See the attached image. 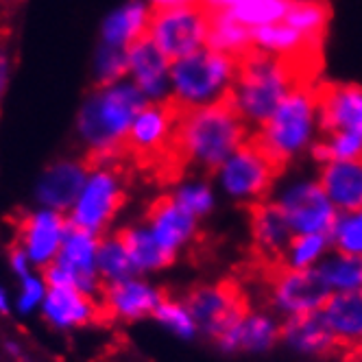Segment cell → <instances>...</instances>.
I'll use <instances>...</instances> for the list:
<instances>
[{
    "label": "cell",
    "instance_id": "cell-1",
    "mask_svg": "<svg viewBox=\"0 0 362 362\" xmlns=\"http://www.w3.org/2000/svg\"><path fill=\"white\" fill-rule=\"evenodd\" d=\"M247 138L249 124L229 94L212 105L184 107L175 124L168 162L160 181H175L190 168L214 175Z\"/></svg>",
    "mask_w": 362,
    "mask_h": 362
},
{
    "label": "cell",
    "instance_id": "cell-2",
    "mask_svg": "<svg viewBox=\"0 0 362 362\" xmlns=\"http://www.w3.org/2000/svg\"><path fill=\"white\" fill-rule=\"evenodd\" d=\"M315 86L291 92L273 112V116L262 127H257V132L251 134V138L264 148V153L281 170H286V166L315 140Z\"/></svg>",
    "mask_w": 362,
    "mask_h": 362
},
{
    "label": "cell",
    "instance_id": "cell-3",
    "mask_svg": "<svg viewBox=\"0 0 362 362\" xmlns=\"http://www.w3.org/2000/svg\"><path fill=\"white\" fill-rule=\"evenodd\" d=\"M175 98L186 107H203L225 98L236 79V59L205 48L179 59L170 68Z\"/></svg>",
    "mask_w": 362,
    "mask_h": 362
},
{
    "label": "cell",
    "instance_id": "cell-4",
    "mask_svg": "<svg viewBox=\"0 0 362 362\" xmlns=\"http://www.w3.org/2000/svg\"><path fill=\"white\" fill-rule=\"evenodd\" d=\"M208 29L210 11L199 3L186 7H151L144 35L175 64L197 53L208 40Z\"/></svg>",
    "mask_w": 362,
    "mask_h": 362
},
{
    "label": "cell",
    "instance_id": "cell-5",
    "mask_svg": "<svg viewBox=\"0 0 362 362\" xmlns=\"http://www.w3.org/2000/svg\"><path fill=\"white\" fill-rule=\"evenodd\" d=\"M264 267L267 299L275 315L281 319L317 313L332 295L321 273L315 269H288L284 264Z\"/></svg>",
    "mask_w": 362,
    "mask_h": 362
},
{
    "label": "cell",
    "instance_id": "cell-6",
    "mask_svg": "<svg viewBox=\"0 0 362 362\" xmlns=\"http://www.w3.org/2000/svg\"><path fill=\"white\" fill-rule=\"evenodd\" d=\"M144 107V94L134 86H114L94 94L81 116V132L94 146L118 142Z\"/></svg>",
    "mask_w": 362,
    "mask_h": 362
},
{
    "label": "cell",
    "instance_id": "cell-7",
    "mask_svg": "<svg viewBox=\"0 0 362 362\" xmlns=\"http://www.w3.org/2000/svg\"><path fill=\"white\" fill-rule=\"evenodd\" d=\"M284 170L251 138V134L245 140V144H240L218 168L223 190L229 197L245 201L249 205L257 201H267L275 179Z\"/></svg>",
    "mask_w": 362,
    "mask_h": 362
},
{
    "label": "cell",
    "instance_id": "cell-8",
    "mask_svg": "<svg viewBox=\"0 0 362 362\" xmlns=\"http://www.w3.org/2000/svg\"><path fill=\"white\" fill-rule=\"evenodd\" d=\"M184 305L192 315L197 327L203 329L214 341L225 329L238 325L251 310L245 293L231 279L203 284V286L192 288L186 295Z\"/></svg>",
    "mask_w": 362,
    "mask_h": 362
},
{
    "label": "cell",
    "instance_id": "cell-9",
    "mask_svg": "<svg viewBox=\"0 0 362 362\" xmlns=\"http://www.w3.org/2000/svg\"><path fill=\"white\" fill-rule=\"evenodd\" d=\"M281 210L284 218L288 221L293 234H325L332 231L339 223L341 214L325 197L319 181H297L288 186L275 201Z\"/></svg>",
    "mask_w": 362,
    "mask_h": 362
},
{
    "label": "cell",
    "instance_id": "cell-10",
    "mask_svg": "<svg viewBox=\"0 0 362 362\" xmlns=\"http://www.w3.org/2000/svg\"><path fill=\"white\" fill-rule=\"evenodd\" d=\"M124 168H103L88 181L76 208L72 214V223L90 234H98L110 221L116 218L118 210L124 205V190L120 184Z\"/></svg>",
    "mask_w": 362,
    "mask_h": 362
},
{
    "label": "cell",
    "instance_id": "cell-11",
    "mask_svg": "<svg viewBox=\"0 0 362 362\" xmlns=\"http://www.w3.org/2000/svg\"><path fill=\"white\" fill-rule=\"evenodd\" d=\"M317 129L321 136L360 134L362 136V88L354 83L317 81Z\"/></svg>",
    "mask_w": 362,
    "mask_h": 362
},
{
    "label": "cell",
    "instance_id": "cell-12",
    "mask_svg": "<svg viewBox=\"0 0 362 362\" xmlns=\"http://www.w3.org/2000/svg\"><path fill=\"white\" fill-rule=\"evenodd\" d=\"M319 315L341 345L343 360H362V291L332 293Z\"/></svg>",
    "mask_w": 362,
    "mask_h": 362
},
{
    "label": "cell",
    "instance_id": "cell-13",
    "mask_svg": "<svg viewBox=\"0 0 362 362\" xmlns=\"http://www.w3.org/2000/svg\"><path fill=\"white\" fill-rule=\"evenodd\" d=\"M251 238L262 264H281V255L295 236L288 221L273 201H257L249 205Z\"/></svg>",
    "mask_w": 362,
    "mask_h": 362
},
{
    "label": "cell",
    "instance_id": "cell-14",
    "mask_svg": "<svg viewBox=\"0 0 362 362\" xmlns=\"http://www.w3.org/2000/svg\"><path fill=\"white\" fill-rule=\"evenodd\" d=\"M146 221L151 225V234L155 236L166 251L177 255L197 231V216L186 212L175 201V197H158L146 210Z\"/></svg>",
    "mask_w": 362,
    "mask_h": 362
},
{
    "label": "cell",
    "instance_id": "cell-15",
    "mask_svg": "<svg viewBox=\"0 0 362 362\" xmlns=\"http://www.w3.org/2000/svg\"><path fill=\"white\" fill-rule=\"evenodd\" d=\"M92 295H98L105 301L116 313V317L136 321V319L151 317L155 313V308H158V303L162 301L164 293L134 279H120V281L105 279L96 284V291Z\"/></svg>",
    "mask_w": 362,
    "mask_h": 362
},
{
    "label": "cell",
    "instance_id": "cell-16",
    "mask_svg": "<svg viewBox=\"0 0 362 362\" xmlns=\"http://www.w3.org/2000/svg\"><path fill=\"white\" fill-rule=\"evenodd\" d=\"M281 341L303 356L341 358V345L323 323L319 310L281 321Z\"/></svg>",
    "mask_w": 362,
    "mask_h": 362
},
{
    "label": "cell",
    "instance_id": "cell-17",
    "mask_svg": "<svg viewBox=\"0 0 362 362\" xmlns=\"http://www.w3.org/2000/svg\"><path fill=\"white\" fill-rule=\"evenodd\" d=\"M66 221L57 212H40L18 218V240L27 249V255L37 264H46L57 253Z\"/></svg>",
    "mask_w": 362,
    "mask_h": 362
},
{
    "label": "cell",
    "instance_id": "cell-18",
    "mask_svg": "<svg viewBox=\"0 0 362 362\" xmlns=\"http://www.w3.org/2000/svg\"><path fill=\"white\" fill-rule=\"evenodd\" d=\"M317 181L339 214L362 210V162H327Z\"/></svg>",
    "mask_w": 362,
    "mask_h": 362
},
{
    "label": "cell",
    "instance_id": "cell-19",
    "mask_svg": "<svg viewBox=\"0 0 362 362\" xmlns=\"http://www.w3.org/2000/svg\"><path fill=\"white\" fill-rule=\"evenodd\" d=\"M127 50L129 70L136 76L138 90L146 96H160L166 86V70L170 62L146 35L132 42L127 46Z\"/></svg>",
    "mask_w": 362,
    "mask_h": 362
},
{
    "label": "cell",
    "instance_id": "cell-20",
    "mask_svg": "<svg viewBox=\"0 0 362 362\" xmlns=\"http://www.w3.org/2000/svg\"><path fill=\"white\" fill-rule=\"evenodd\" d=\"M86 188L83 164H57L50 168L37 186V199L50 208H70Z\"/></svg>",
    "mask_w": 362,
    "mask_h": 362
},
{
    "label": "cell",
    "instance_id": "cell-21",
    "mask_svg": "<svg viewBox=\"0 0 362 362\" xmlns=\"http://www.w3.org/2000/svg\"><path fill=\"white\" fill-rule=\"evenodd\" d=\"M127 255L132 257V262L138 271H158L166 269L175 262V257L170 251H166L155 236L151 234V229H138V227H124L114 236Z\"/></svg>",
    "mask_w": 362,
    "mask_h": 362
},
{
    "label": "cell",
    "instance_id": "cell-22",
    "mask_svg": "<svg viewBox=\"0 0 362 362\" xmlns=\"http://www.w3.org/2000/svg\"><path fill=\"white\" fill-rule=\"evenodd\" d=\"M44 313L55 325L62 327L88 323L94 321L96 301L92 295H86L79 288H50L44 303Z\"/></svg>",
    "mask_w": 362,
    "mask_h": 362
},
{
    "label": "cell",
    "instance_id": "cell-23",
    "mask_svg": "<svg viewBox=\"0 0 362 362\" xmlns=\"http://www.w3.org/2000/svg\"><path fill=\"white\" fill-rule=\"evenodd\" d=\"M205 46L238 59L247 50L253 48V35L251 29L234 20L227 11H218V13H210V29H208Z\"/></svg>",
    "mask_w": 362,
    "mask_h": 362
},
{
    "label": "cell",
    "instance_id": "cell-24",
    "mask_svg": "<svg viewBox=\"0 0 362 362\" xmlns=\"http://www.w3.org/2000/svg\"><path fill=\"white\" fill-rule=\"evenodd\" d=\"M317 271L321 273L332 293L362 291V255L336 249L317 264Z\"/></svg>",
    "mask_w": 362,
    "mask_h": 362
},
{
    "label": "cell",
    "instance_id": "cell-25",
    "mask_svg": "<svg viewBox=\"0 0 362 362\" xmlns=\"http://www.w3.org/2000/svg\"><path fill=\"white\" fill-rule=\"evenodd\" d=\"M281 339V321L269 313H249L238 325V351L262 354Z\"/></svg>",
    "mask_w": 362,
    "mask_h": 362
},
{
    "label": "cell",
    "instance_id": "cell-26",
    "mask_svg": "<svg viewBox=\"0 0 362 362\" xmlns=\"http://www.w3.org/2000/svg\"><path fill=\"white\" fill-rule=\"evenodd\" d=\"M291 3L293 0H238L234 7L227 9V13L253 31L267 24L284 22Z\"/></svg>",
    "mask_w": 362,
    "mask_h": 362
},
{
    "label": "cell",
    "instance_id": "cell-27",
    "mask_svg": "<svg viewBox=\"0 0 362 362\" xmlns=\"http://www.w3.org/2000/svg\"><path fill=\"white\" fill-rule=\"evenodd\" d=\"M146 18L148 11L140 5V3H132L124 9H120L118 13H114L107 24H105V42L114 48H122L129 46L132 42H136L138 37L144 35L146 29Z\"/></svg>",
    "mask_w": 362,
    "mask_h": 362
},
{
    "label": "cell",
    "instance_id": "cell-28",
    "mask_svg": "<svg viewBox=\"0 0 362 362\" xmlns=\"http://www.w3.org/2000/svg\"><path fill=\"white\" fill-rule=\"evenodd\" d=\"M332 238L325 234H297L291 238L281 255V264L288 269H315L327 253Z\"/></svg>",
    "mask_w": 362,
    "mask_h": 362
},
{
    "label": "cell",
    "instance_id": "cell-29",
    "mask_svg": "<svg viewBox=\"0 0 362 362\" xmlns=\"http://www.w3.org/2000/svg\"><path fill=\"white\" fill-rule=\"evenodd\" d=\"M327 7L323 0H293L284 22L305 37H325L327 27Z\"/></svg>",
    "mask_w": 362,
    "mask_h": 362
},
{
    "label": "cell",
    "instance_id": "cell-30",
    "mask_svg": "<svg viewBox=\"0 0 362 362\" xmlns=\"http://www.w3.org/2000/svg\"><path fill=\"white\" fill-rule=\"evenodd\" d=\"M313 155L321 162H362V136L360 134H329L321 136L313 146Z\"/></svg>",
    "mask_w": 362,
    "mask_h": 362
},
{
    "label": "cell",
    "instance_id": "cell-31",
    "mask_svg": "<svg viewBox=\"0 0 362 362\" xmlns=\"http://www.w3.org/2000/svg\"><path fill=\"white\" fill-rule=\"evenodd\" d=\"M96 264L100 269V273L107 279L120 281V279H129L138 269L134 267L132 257L127 255V251L122 249V245L116 238L110 240H98V249H96Z\"/></svg>",
    "mask_w": 362,
    "mask_h": 362
},
{
    "label": "cell",
    "instance_id": "cell-32",
    "mask_svg": "<svg viewBox=\"0 0 362 362\" xmlns=\"http://www.w3.org/2000/svg\"><path fill=\"white\" fill-rule=\"evenodd\" d=\"M153 317L160 323H164L166 327H170L175 334H179L181 339H194V334L199 332L192 315L188 313V308L181 301L170 299L166 293L162 295V301L158 303V308H155Z\"/></svg>",
    "mask_w": 362,
    "mask_h": 362
},
{
    "label": "cell",
    "instance_id": "cell-33",
    "mask_svg": "<svg viewBox=\"0 0 362 362\" xmlns=\"http://www.w3.org/2000/svg\"><path fill=\"white\" fill-rule=\"evenodd\" d=\"M329 238L339 251L362 255V210L354 214H343Z\"/></svg>",
    "mask_w": 362,
    "mask_h": 362
},
{
    "label": "cell",
    "instance_id": "cell-34",
    "mask_svg": "<svg viewBox=\"0 0 362 362\" xmlns=\"http://www.w3.org/2000/svg\"><path fill=\"white\" fill-rule=\"evenodd\" d=\"M175 201L184 208L186 212H190L192 216H205L212 208H214V194L210 190L208 184H190L184 186L177 194Z\"/></svg>",
    "mask_w": 362,
    "mask_h": 362
},
{
    "label": "cell",
    "instance_id": "cell-35",
    "mask_svg": "<svg viewBox=\"0 0 362 362\" xmlns=\"http://www.w3.org/2000/svg\"><path fill=\"white\" fill-rule=\"evenodd\" d=\"M129 68L127 55L120 53V48L110 46L107 50H103L100 59H98V70H100V81L103 83H112L118 76H122Z\"/></svg>",
    "mask_w": 362,
    "mask_h": 362
},
{
    "label": "cell",
    "instance_id": "cell-36",
    "mask_svg": "<svg viewBox=\"0 0 362 362\" xmlns=\"http://www.w3.org/2000/svg\"><path fill=\"white\" fill-rule=\"evenodd\" d=\"M42 277L50 288H76L74 275L59 260L42 264Z\"/></svg>",
    "mask_w": 362,
    "mask_h": 362
},
{
    "label": "cell",
    "instance_id": "cell-37",
    "mask_svg": "<svg viewBox=\"0 0 362 362\" xmlns=\"http://www.w3.org/2000/svg\"><path fill=\"white\" fill-rule=\"evenodd\" d=\"M42 299V284L33 277H24V293L18 301V308L22 313H29L31 308H35V303Z\"/></svg>",
    "mask_w": 362,
    "mask_h": 362
},
{
    "label": "cell",
    "instance_id": "cell-38",
    "mask_svg": "<svg viewBox=\"0 0 362 362\" xmlns=\"http://www.w3.org/2000/svg\"><path fill=\"white\" fill-rule=\"evenodd\" d=\"M27 251L22 249V245H13L9 249V260L13 264V269L18 271L20 277H29V271H27Z\"/></svg>",
    "mask_w": 362,
    "mask_h": 362
},
{
    "label": "cell",
    "instance_id": "cell-39",
    "mask_svg": "<svg viewBox=\"0 0 362 362\" xmlns=\"http://www.w3.org/2000/svg\"><path fill=\"white\" fill-rule=\"evenodd\" d=\"M238 3V0H199V5L210 11V13H218V11H227Z\"/></svg>",
    "mask_w": 362,
    "mask_h": 362
},
{
    "label": "cell",
    "instance_id": "cell-40",
    "mask_svg": "<svg viewBox=\"0 0 362 362\" xmlns=\"http://www.w3.org/2000/svg\"><path fill=\"white\" fill-rule=\"evenodd\" d=\"M197 3L199 0H153V7H186Z\"/></svg>",
    "mask_w": 362,
    "mask_h": 362
},
{
    "label": "cell",
    "instance_id": "cell-41",
    "mask_svg": "<svg viewBox=\"0 0 362 362\" xmlns=\"http://www.w3.org/2000/svg\"><path fill=\"white\" fill-rule=\"evenodd\" d=\"M9 310V303H7V297H5V293L0 291V313H7Z\"/></svg>",
    "mask_w": 362,
    "mask_h": 362
}]
</instances>
